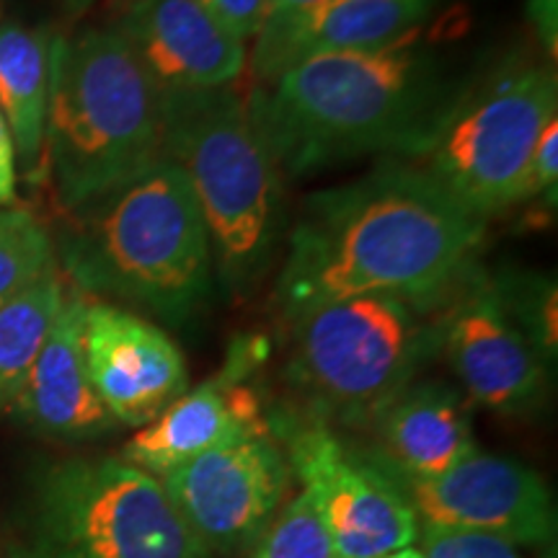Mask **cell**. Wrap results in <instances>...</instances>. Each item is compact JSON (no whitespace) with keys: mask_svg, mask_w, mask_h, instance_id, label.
<instances>
[{"mask_svg":"<svg viewBox=\"0 0 558 558\" xmlns=\"http://www.w3.org/2000/svg\"><path fill=\"white\" fill-rule=\"evenodd\" d=\"M486 220L422 166L386 160L305 199L288 235L277 305L284 318L357 295L450 300L476 271Z\"/></svg>","mask_w":558,"mask_h":558,"instance_id":"cell-1","label":"cell"},{"mask_svg":"<svg viewBox=\"0 0 558 558\" xmlns=\"http://www.w3.org/2000/svg\"><path fill=\"white\" fill-rule=\"evenodd\" d=\"M473 75L416 29L383 47L300 60L246 96L282 177L344 160H422Z\"/></svg>","mask_w":558,"mask_h":558,"instance_id":"cell-2","label":"cell"},{"mask_svg":"<svg viewBox=\"0 0 558 558\" xmlns=\"http://www.w3.org/2000/svg\"><path fill=\"white\" fill-rule=\"evenodd\" d=\"M54 256L83 295L132 303L171 326L197 316L218 282L197 197L169 158L68 215Z\"/></svg>","mask_w":558,"mask_h":558,"instance_id":"cell-3","label":"cell"},{"mask_svg":"<svg viewBox=\"0 0 558 558\" xmlns=\"http://www.w3.org/2000/svg\"><path fill=\"white\" fill-rule=\"evenodd\" d=\"M163 158L160 88L114 26L52 39L45 173L65 215Z\"/></svg>","mask_w":558,"mask_h":558,"instance_id":"cell-4","label":"cell"},{"mask_svg":"<svg viewBox=\"0 0 558 558\" xmlns=\"http://www.w3.org/2000/svg\"><path fill=\"white\" fill-rule=\"evenodd\" d=\"M163 158L190 181L213 246L215 279L254 288L277 256L282 173L235 86L160 88Z\"/></svg>","mask_w":558,"mask_h":558,"instance_id":"cell-5","label":"cell"},{"mask_svg":"<svg viewBox=\"0 0 558 558\" xmlns=\"http://www.w3.org/2000/svg\"><path fill=\"white\" fill-rule=\"evenodd\" d=\"M450 300L378 292L290 318L288 375L311 416L369 429L439 354V318Z\"/></svg>","mask_w":558,"mask_h":558,"instance_id":"cell-6","label":"cell"},{"mask_svg":"<svg viewBox=\"0 0 558 558\" xmlns=\"http://www.w3.org/2000/svg\"><path fill=\"white\" fill-rule=\"evenodd\" d=\"M13 558H213L160 478L120 456L68 458L34 484Z\"/></svg>","mask_w":558,"mask_h":558,"instance_id":"cell-7","label":"cell"},{"mask_svg":"<svg viewBox=\"0 0 558 558\" xmlns=\"http://www.w3.org/2000/svg\"><path fill=\"white\" fill-rule=\"evenodd\" d=\"M558 117L556 62L509 54L473 78L422 169L481 220L525 202L538 137Z\"/></svg>","mask_w":558,"mask_h":558,"instance_id":"cell-8","label":"cell"},{"mask_svg":"<svg viewBox=\"0 0 558 558\" xmlns=\"http://www.w3.org/2000/svg\"><path fill=\"white\" fill-rule=\"evenodd\" d=\"M292 478L316 501L341 558H383L416 546L414 509L369 456L347 448L316 416L269 414Z\"/></svg>","mask_w":558,"mask_h":558,"instance_id":"cell-9","label":"cell"},{"mask_svg":"<svg viewBox=\"0 0 558 558\" xmlns=\"http://www.w3.org/2000/svg\"><path fill=\"white\" fill-rule=\"evenodd\" d=\"M209 556H246L288 501L292 471L269 432L207 450L160 476Z\"/></svg>","mask_w":558,"mask_h":558,"instance_id":"cell-10","label":"cell"},{"mask_svg":"<svg viewBox=\"0 0 558 558\" xmlns=\"http://www.w3.org/2000/svg\"><path fill=\"white\" fill-rule=\"evenodd\" d=\"M383 471V469H380ZM418 525L497 535L512 546H546L556 509L546 481L520 460L476 450L435 478H396Z\"/></svg>","mask_w":558,"mask_h":558,"instance_id":"cell-11","label":"cell"},{"mask_svg":"<svg viewBox=\"0 0 558 558\" xmlns=\"http://www.w3.org/2000/svg\"><path fill=\"white\" fill-rule=\"evenodd\" d=\"M439 354L465 399L497 414H527L546 396V362L476 269L439 318Z\"/></svg>","mask_w":558,"mask_h":558,"instance_id":"cell-12","label":"cell"},{"mask_svg":"<svg viewBox=\"0 0 558 558\" xmlns=\"http://www.w3.org/2000/svg\"><path fill=\"white\" fill-rule=\"evenodd\" d=\"M83 354L96 393L120 427H145L190 388L184 354L169 333L120 305L88 300Z\"/></svg>","mask_w":558,"mask_h":558,"instance_id":"cell-13","label":"cell"},{"mask_svg":"<svg viewBox=\"0 0 558 558\" xmlns=\"http://www.w3.org/2000/svg\"><path fill=\"white\" fill-rule=\"evenodd\" d=\"M111 26L158 88L235 86L248 68L246 45L197 0H122Z\"/></svg>","mask_w":558,"mask_h":558,"instance_id":"cell-14","label":"cell"},{"mask_svg":"<svg viewBox=\"0 0 558 558\" xmlns=\"http://www.w3.org/2000/svg\"><path fill=\"white\" fill-rule=\"evenodd\" d=\"M243 378V357H235L220 375L186 388L124 442L120 458L160 478L202 452L269 432L259 390Z\"/></svg>","mask_w":558,"mask_h":558,"instance_id":"cell-15","label":"cell"},{"mask_svg":"<svg viewBox=\"0 0 558 558\" xmlns=\"http://www.w3.org/2000/svg\"><path fill=\"white\" fill-rule=\"evenodd\" d=\"M442 0H320L308 9L269 16L256 34V86L275 81L300 60L326 52L383 47L422 29Z\"/></svg>","mask_w":558,"mask_h":558,"instance_id":"cell-16","label":"cell"},{"mask_svg":"<svg viewBox=\"0 0 558 558\" xmlns=\"http://www.w3.org/2000/svg\"><path fill=\"white\" fill-rule=\"evenodd\" d=\"M88 300L68 284L58 318L11 409L32 432L60 442H88L120 429L90 383L83 354Z\"/></svg>","mask_w":558,"mask_h":558,"instance_id":"cell-17","label":"cell"},{"mask_svg":"<svg viewBox=\"0 0 558 558\" xmlns=\"http://www.w3.org/2000/svg\"><path fill=\"white\" fill-rule=\"evenodd\" d=\"M369 429L378 439L369 458L396 478H435L478 450L471 401L439 380L411 383Z\"/></svg>","mask_w":558,"mask_h":558,"instance_id":"cell-18","label":"cell"},{"mask_svg":"<svg viewBox=\"0 0 558 558\" xmlns=\"http://www.w3.org/2000/svg\"><path fill=\"white\" fill-rule=\"evenodd\" d=\"M52 39L47 29L0 26V114L11 130L19 171L29 181L45 173Z\"/></svg>","mask_w":558,"mask_h":558,"instance_id":"cell-19","label":"cell"},{"mask_svg":"<svg viewBox=\"0 0 558 558\" xmlns=\"http://www.w3.org/2000/svg\"><path fill=\"white\" fill-rule=\"evenodd\" d=\"M65 292L68 284L58 267L11 303L0 305V414L13 409V401L58 318Z\"/></svg>","mask_w":558,"mask_h":558,"instance_id":"cell-20","label":"cell"},{"mask_svg":"<svg viewBox=\"0 0 558 558\" xmlns=\"http://www.w3.org/2000/svg\"><path fill=\"white\" fill-rule=\"evenodd\" d=\"M58 269L54 241L37 215L0 207V305L11 303Z\"/></svg>","mask_w":558,"mask_h":558,"instance_id":"cell-21","label":"cell"},{"mask_svg":"<svg viewBox=\"0 0 558 558\" xmlns=\"http://www.w3.org/2000/svg\"><path fill=\"white\" fill-rule=\"evenodd\" d=\"M499 303L505 305L509 318L518 324L525 339L533 344L538 357L554 365L558 354V288L556 279L541 271L501 269L488 275Z\"/></svg>","mask_w":558,"mask_h":558,"instance_id":"cell-22","label":"cell"},{"mask_svg":"<svg viewBox=\"0 0 558 558\" xmlns=\"http://www.w3.org/2000/svg\"><path fill=\"white\" fill-rule=\"evenodd\" d=\"M246 558H341L331 530L308 492L284 501Z\"/></svg>","mask_w":558,"mask_h":558,"instance_id":"cell-23","label":"cell"},{"mask_svg":"<svg viewBox=\"0 0 558 558\" xmlns=\"http://www.w3.org/2000/svg\"><path fill=\"white\" fill-rule=\"evenodd\" d=\"M416 543L427 558H522L512 543L473 530L418 525Z\"/></svg>","mask_w":558,"mask_h":558,"instance_id":"cell-24","label":"cell"},{"mask_svg":"<svg viewBox=\"0 0 558 558\" xmlns=\"http://www.w3.org/2000/svg\"><path fill=\"white\" fill-rule=\"evenodd\" d=\"M556 197H558V117L548 122V128L543 130V135L538 137V145H535L533 150L525 202L543 199V205L554 213L558 205Z\"/></svg>","mask_w":558,"mask_h":558,"instance_id":"cell-25","label":"cell"},{"mask_svg":"<svg viewBox=\"0 0 558 558\" xmlns=\"http://www.w3.org/2000/svg\"><path fill=\"white\" fill-rule=\"evenodd\" d=\"M197 3L241 41L256 37L267 24L269 0H197Z\"/></svg>","mask_w":558,"mask_h":558,"instance_id":"cell-26","label":"cell"},{"mask_svg":"<svg viewBox=\"0 0 558 558\" xmlns=\"http://www.w3.org/2000/svg\"><path fill=\"white\" fill-rule=\"evenodd\" d=\"M527 21L538 39L543 58L556 62L558 58V0H527Z\"/></svg>","mask_w":558,"mask_h":558,"instance_id":"cell-27","label":"cell"},{"mask_svg":"<svg viewBox=\"0 0 558 558\" xmlns=\"http://www.w3.org/2000/svg\"><path fill=\"white\" fill-rule=\"evenodd\" d=\"M16 148H13V137L3 114H0V207L16 205Z\"/></svg>","mask_w":558,"mask_h":558,"instance_id":"cell-28","label":"cell"},{"mask_svg":"<svg viewBox=\"0 0 558 558\" xmlns=\"http://www.w3.org/2000/svg\"><path fill=\"white\" fill-rule=\"evenodd\" d=\"M316 3H320V0H269L267 19L277 16V13H290V11L308 9V5H316Z\"/></svg>","mask_w":558,"mask_h":558,"instance_id":"cell-29","label":"cell"},{"mask_svg":"<svg viewBox=\"0 0 558 558\" xmlns=\"http://www.w3.org/2000/svg\"><path fill=\"white\" fill-rule=\"evenodd\" d=\"M94 3H96V0H60L62 11H65L70 19H78V16H83V13H86Z\"/></svg>","mask_w":558,"mask_h":558,"instance_id":"cell-30","label":"cell"},{"mask_svg":"<svg viewBox=\"0 0 558 558\" xmlns=\"http://www.w3.org/2000/svg\"><path fill=\"white\" fill-rule=\"evenodd\" d=\"M383 558H427V556H424L416 546H409V548L393 550V554H388V556H383Z\"/></svg>","mask_w":558,"mask_h":558,"instance_id":"cell-31","label":"cell"}]
</instances>
